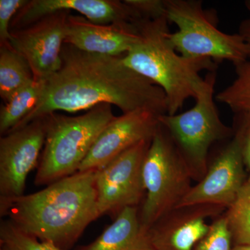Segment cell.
Segmentation results:
<instances>
[{
	"label": "cell",
	"instance_id": "6da1fadb",
	"mask_svg": "<svg viewBox=\"0 0 250 250\" xmlns=\"http://www.w3.org/2000/svg\"><path fill=\"white\" fill-rule=\"evenodd\" d=\"M123 56L88 53L64 43L62 67L44 80L40 102L13 130L52 113L88 111L102 104L115 105L123 113L139 109L167 113L164 90L126 66Z\"/></svg>",
	"mask_w": 250,
	"mask_h": 250
},
{
	"label": "cell",
	"instance_id": "7a4b0ae2",
	"mask_svg": "<svg viewBox=\"0 0 250 250\" xmlns=\"http://www.w3.org/2000/svg\"><path fill=\"white\" fill-rule=\"evenodd\" d=\"M96 171H78L40 191L1 204L0 214L41 241L67 250L100 217Z\"/></svg>",
	"mask_w": 250,
	"mask_h": 250
},
{
	"label": "cell",
	"instance_id": "3957f363",
	"mask_svg": "<svg viewBox=\"0 0 250 250\" xmlns=\"http://www.w3.org/2000/svg\"><path fill=\"white\" fill-rule=\"evenodd\" d=\"M167 18L136 21L139 39L123 56L126 66L150 80L164 90L167 114H177L190 98H196L204 70L216 71L210 59L189 58L178 53L168 38Z\"/></svg>",
	"mask_w": 250,
	"mask_h": 250
},
{
	"label": "cell",
	"instance_id": "277c9868",
	"mask_svg": "<svg viewBox=\"0 0 250 250\" xmlns=\"http://www.w3.org/2000/svg\"><path fill=\"white\" fill-rule=\"evenodd\" d=\"M116 116L112 105L102 104L76 116L47 115V135L35 184L49 185L78 172L94 143Z\"/></svg>",
	"mask_w": 250,
	"mask_h": 250
},
{
	"label": "cell",
	"instance_id": "5b68a950",
	"mask_svg": "<svg viewBox=\"0 0 250 250\" xmlns=\"http://www.w3.org/2000/svg\"><path fill=\"white\" fill-rule=\"evenodd\" d=\"M142 175L146 197L140 218L146 230L177 208L195 179L179 148L161 124L145 156Z\"/></svg>",
	"mask_w": 250,
	"mask_h": 250
},
{
	"label": "cell",
	"instance_id": "8992f818",
	"mask_svg": "<svg viewBox=\"0 0 250 250\" xmlns=\"http://www.w3.org/2000/svg\"><path fill=\"white\" fill-rule=\"evenodd\" d=\"M168 22L177 26L168 38L178 53L189 58L227 60L233 65L249 60L244 39L218 28L216 14L205 9L200 0H164Z\"/></svg>",
	"mask_w": 250,
	"mask_h": 250
},
{
	"label": "cell",
	"instance_id": "52a82bcc",
	"mask_svg": "<svg viewBox=\"0 0 250 250\" xmlns=\"http://www.w3.org/2000/svg\"><path fill=\"white\" fill-rule=\"evenodd\" d=\"M216 71L208 72L197 89L193 107L179 114L160 115L159 123L170 135L190 166L202 180L208 170L207 156L215 142L227 139L232 129L220 119L215 103Z\"/></svg>",
	"mask_w": 250,
	"mask_h": 250
},
{
	"label": "cell",
	"instance_id": "ba28073f",
	"mask_svg": "<svg viewBox=\"0 0 250 250\" xmlns=\"http://www.w3.org/2000/svg\"><path fill=\"white\" fill-rule=\"evenodd\" d=\"M47 128L46 116L0 138V205L24 195L28 174L39 165Z\"/></svg>",
	"mask_w": 250,
	"mask_h": 250
},
{
	"label": "cell",
	"instance_id": "9c48e42d",
	"mask_svg": "<svg viewBox=\"0 0 250 250\" xmlns=\"http://www.w3.org/2000/svg\"><path fill=\"white\" fill-rule=\"evenodd\" d=\"M152 139L135 145L96 171L100 216L114 214L116 217L126 207H137L142 202L146 195L143 164Z\"/></svg>",
	"mask_w": 250,
	"mask_h": 250
},
{
	"label": "cell",
	"instance_id": "30bf717a",
	"mask_svg": "<svg viewBox=\"0 0 250 250\" xmlns=\"http://www.w3.org/2000/svg\"><path fill=\"white\" fill-rule=\"evenodd\" d=\"M70 13L59 11L11 32L10 45L27 60L36 80H46L62 67V48Z\"/></svg>",
	"mask_w": 250,
	"mask_h": 250
},
{
	"label": "cell",
	"instance_id": "8fae6325",
	"mask_svg": "<svg viewBox=\"0 0 250 250\" xmlns=\"http://www.w3.org/2000/svg\"><path fill=\"white\" fill-rule=\"evenodd\" d=\"M242 126L215 159L205 177L179 202L177 208L200 205L228 208L244 185Z\"/></svg>",
	"mask_w": 250,
	"mask_h": 250
},
{
	"label": "cell",
	"instance_id": "7c38bea8",
	"mask_svg": "<svg viewBox=\"0 0 250 250\" xmlns=\"http://www.w3.org/2000/svg\"><path fill=\"white\" fill-rule=\"evenodd\" d=\"M160 115L139 109L116 117L94 143L79 172L98 170L141 141L152 139Z\"/></svg>",
	"mask_w": 250,
	"mask_h": 250
},
{
	"label": "cell",
	"instance_id": "4fadbf2b",
	"mask_svg": "<svg viewBox=\"0 0 250 250\" xmlns=\"http://www.w3.org/2000/svg\"><path fill=\"white\" fill-rule=\"evenodd\" d=\"M225 208L213 205L175 208L145 230L146 241L152 250H192L208 233L207 220Z\"/></svg>",
	"mask_w": 250,
	"mask_h": 250
},
{
	"label": "cell",
	"instance_id": "5bb4252c",
	"mask_svg": "<svg viewBox=\"0 0 250 250\" xmlns=\"http://www.w3.org/2000/svg\"><path fill=\"white\" fill-rule=\"evenodd\" d=\"M62 11H75L100 24L132 23L142 19L124 0H27L12 20L10 32Z\"/></svg>",
	"mask_w": 250,
	"mask_h": 250
},
{
	"label": "cell",
	"instance_id": "9a60e30c",
	"mask_svg": "<svg viewBox=\"0 0 250 250\" xmlns=\"http://www.w3.org/2000/svg\"><path fill=\"white\" fill-rule=\"evenodd\" d=\"M134 22L100 24L72 13L67 19L64 43L80 50L100 55H125L139 41Z\"/></svg>",
	"mask_w": 250,
	"mask_h": 250
},
{
	"label": "cell",
	"instance_id": "2e32d148",
	"mask_svg": "<svg viewBox=\"0 0 250 250\" xmlns=\"http://www.w3.org/2000/svg\"><path fill=\"white\" fill-rule=\"evenodd\" d=\"M144 235L137 207H126L95 241L80 250H133Z\"/></svg>",
	"mask_w": 250,
	"mask_h": 250
},
{
	"label": "cell",
	"instance_id": "e0dca14e",
	"mask_svg": "<svg viewBox=\"0 0 250 250\" xmlns=\"http://www.w3.org/2000/svg\"><path fill=\"white\" fill-rule=\"evenodd\" d=\"M35 80L30 65L11 45L0 46V96L4 103Z\"/></svg>",
	"mask_w": 250,
	"mask_h": 250
},
{
	"label": "cell",
	"instance_id": "ac0fdd59",
	"mask_svg": "<svg viewBox=\"0 0 250 250\" xmlns=\"http://www.w3.org/2000/svg\"><path fill=\"white\" fill-rule=\"evenodd\" d=\"M45 80H34L14 93L1 106L0 134H8L37 106L43 93Z\"/></svg>",
	"mask_w": 250,
	"mask_h": 250
},
{
	"label": "cell",
	"instance_id": "d6986e66",
	"mask_svg": "<svg viewBox=\"0 0 250 250\" xmlns=\"http://www.w3.org/2000/svg\"><path fill=\"white\" fill-rule=\"evenodd\" d=\"M234 66L236 78L215 98L236 114H250V61Z\"/></svg>",
	"mask_w": 250,
	"mask_h": 250
},
{
	"label": "cell",
	"instance_id": "ffe728a7",
	"mask_svg": "<svg viewBox=\"0 0 250 250\" xmlns=\"http://www.w3.org/2000/svg\"><path fill=\"white\" fill-rule=\"evenodd\" d=\"M225 216L237 245H250V181L241 188Z\"/></svg>",
	"mask_w": 250,
	"mask_h": 250
},
{
	"label": "cell",
	"instance_id": "44dd1931",
	"mask_svg": "<svg viewBox=\"0 0 250 250\" xmlns=\"http://www.w3.org/2000/svg\"><path fill=\"white\" fill-rule=\"evenodd\" d=\"M0 250H61L20 229L9 219L0 224Z\"/></svg>",
	"mask_w": 250,
	"mask_h": 250
},
{
	"label": "cell",
	"instance_id": "7402d4cb",
	"mask_svg": "<svg viewBox=\"0 0 250 250\" xmlns=\"http://www.w3.org/2000/svg\"><path fill=\"white\" fill-rule=\"evenodd\" d=\"M232 238L226 216L220 217L210 225L207 235L195 250H231Z\"/></svg>",
	"mask_w": 250,
	"mask_h": 250
},
{
	"label": "cell",
	"instance_id": "603a6c76",
	"mask_svg": "<svg viewBox=\"0 0 250 250\" xmlns=\"http://www.w3.org/2000/svg\"><path fill=\"white\" fill-rule=\"evenodd\" d=\"M27 1V0H0V46L10 44L11 23Z\"/></svg>",
	"mask_w": 250,
	"mask_h": 250
},
{
	"label": "cell",
	"instance_id": "cb8c5ba5",
	"mask_svg": "<svg viewBox=\"0 0 250 250\" xmlns=\"http://www.w3.org/2000/svg\"><path fill=\"white\" fill-rule=\"evenodd\" d=\"M142 19L156 20L166 17L164 0H124Z\"/></svg>",
	"mask_w": 250,
	"mask_h": 250
},
{
	"label": "cell",
	"instance_id": "d4e9b609",
	"mask_svg": "<svg viewBox=\"0 0 250 250\" xmlns=\"http://www.w3.org/2000/svg\"><path fill=\"white\" fill-rule=\"evenodd\" d=\"M241 116L242 124V152H243V161L248 170H249L250 181V114H238Z\"/></svg>",
	"mask_w": 250,
	"mask_h": 250
},
{
	"label": "cell",
	"instance_id": "484cf974",
	"mask_svg": "<svg viewBox=\"0 0 250 250\" xmlns=\"http://www.w3.org/2000/svg\"><path fill=\"white\" fill-rule=\"evenodd\" d=\"M245 5L249 13V16L241 22L238 34L244 39L245 42L248 47V52H249V60L250 61V0H247L245 1Z\"/></svg>",
	"mask_w": 250,
	"mask_h": 250
},
{
	"label": "cell",
	"instance_id": "4316f807",
	"mask_svg": "<svg viewBox=\"0 0 250 250\" xmlns=\"http://www.w3.org/2000/svg\"><path fill=\"white\" fill-rule=\"evenodd\" d=\"M133 250H152L150 247L148 245L147 241H146V236L143 237L142 241L140 242L139 245L136 247Z\"/></svg>",
	"mask_w": 250,
	"mask_h": 250
},
{
	"label": "cell",
	"instance_id": "83f0119b",
	"mask_svg": "<svg viewBox=\"0 0 250 250\" xmlns=\"http://www.w3.org/2000/svg\"><path fill=\"white\" fill-rule=\"evenodd\" d=\"M232 250H250V245H237Z\"/></svg>",
	"mask_w": 250,
	"mask_h": 250
}]
</instances>
